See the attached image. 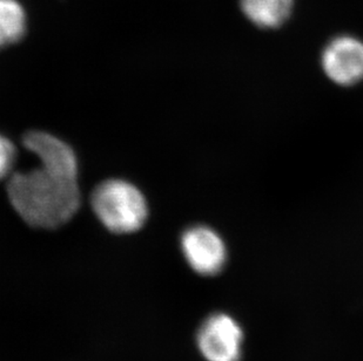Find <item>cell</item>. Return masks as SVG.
<instances>
[{
    "label": "cell",
    "mask_w": 363,
    "mask_h": 361,
    "mask_svg": "<svg viewBox=\"0 0 363 361\" xmlns=\"http://www.w3.org/2000/svg\"><path fill=\"white\" fill-rule=\"evenodd\" d=\"M25 148L35 154L45 167L60 171L62 174L78 178V161L69 144L52 134L30 132L23 140Z\"/></svg>",
    "instance_id": "6"
},
{
    "label": "cell",
    "mask_w": 363,
    "mask_h": 361,
    "mask_svg": "<svg viewBox=\"0 0 363 361\" xmlns=\"http://www.w3.org/2000/svg\"><path fill=\"white\" fill-rule=\"evenodd\" d=\"M295 0H240L243 16L262 30H274L291 17Z\"/></svg>",
    "instance_id": "7"
},
{
    "label": "cell",
    "mask_w": 363,
    "mask_h": 361,
    "mask_svg": "<svg viewBox=\"0 0 363 361\" xmlns=\"http://www.w3.org/2000/svg\"><path fill=\"white\" fill-rule=\"evenodd\" d=\"M16 161V148L9 139L0 135V180L10 174Z\"/></svg>",
    "instance_id": "9"
},
{
    "label": "cell",
    "mask_w": 363,
    "mask_h": 361,
    "mask_svg": "<svg viewBox=\"0 0 363 361\" xmlns=\"http://www.w3.org/2000/svg\"><path fill=\"white\" fill-rule=\"evenodd\" d=\"M182 250L189 265L202 276H216L226 264V246L208 227L187 229L182 236Z\"/></svg>",
    "instance_id": "4"
},
{
    "label": "cell",
    "mask_w": 363,
    "mask_h": 361,
    "mask_svg": "<svg viewBox=\"0 0 363 361\" xmlns=\"http://www.w3.org/2000/svg\"><path fill=\"white\" fill-rule=\"evenodd\" d=\"M26 32V14L17 0H0V48L16 44Z\"/></svg>",
    "instance_id": "8"
},
{
    "label": "cell",
    "mask_w": 363,
    "mask_h": 361,
    "mask_svg": "<svg viewBox=\"0 0 363 361\" xmlns=\"http://www.w3.org/2000/svg\"><path fill=\"white\" fill-rule=\"evenodd\" d=\"M7 194L18 215L35 228H59L79 210L78 178L41 164L28 173L12 175Z\"/></svg>",
    "instance_id": "1"
},
{
    "label": "cell",
    "mask_w": 363,
    "mask_h": 361,
    "mask_svg": "<svg viewBox=\"0 0 363 361\" xmlns=\"http://www.w3.org/2000/svg\"><path fill=\"white\" fill-rule=\"evenodd\" d=\"M243 334L228 314H214L207 318L196 334V343L207 361H239Z\"/></svg>",
    "instance_id": "3"
},
{
    "label": "cell",
    "mask_w": 363,
    "mask_h": 361,
    "mask_svg": "<svg viewBox=\"0 0 363 361\" xmlns=\"http://www.w3.org/2000/svg\"><path fill=\"white\" fill-rule=\"evenodd\" d=\"M93 212L105 228L114 234H132L144 227L148 205L135 185L123 180H107L91 197Z\"/></svg>",
    "instance_id": "2"
},
{
    "label": "cell",
    "mask_w": 363,
    "mask_h": 361,
    "mask_svg": "<svg viewBox=\"0 0 363 361\" xmlns=\"http://www.w3.org/2000/svg\"><path fill=\"white\" fill-rule=\"evenodd\" d=\"M325 75L337 85L350 87L363 80V41L350 35L333 39L323 53Z\"/></svg>",
    "instance_id": "5"
}]
</instances>
